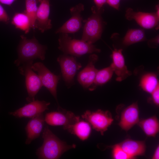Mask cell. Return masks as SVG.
<instances>
[{
    "mask_svg": "<svg viewBox=\"0 0 159 159\" xmlns=\"http://www.w3.org/2000/svg\"><path fill=\"white\" fill-rule=\"evenodd\" d=\"M42 137L43 143L37 150L39 159H57L68 150L76 147L74 144L68 145L60 140L49 129L48 126L44 128Z\"/></svg>",
    "mask_w": 159,
    "mask_h": 159,
    "instance_id": "cell-1",
    "label": "cell"
},
{
    "mask_svg": "<svg viewBox=\"0 0 159 159\" xmlns=\"http://www.w3.org/2000/svg\"><path fill=\"white\" fill-rule=\"evenodd\" d=\"M17 48L18 58L14 62L17 66L39 59L43 60L47 47L39 43L34 36L32 39H27L23 35Z\"/></svg>",
    "mask_w": 159,
    "mask_h": 159,
    "instance_id": "cell-2",
    "label": "cell"
},
{
    "mask_svg": "<svg viewBox=\"0 0 159 159\" xmlns=\"http://www.w3.org/2000/svg\"><path fill=\"white\" fill-rule=\"evenodd\" d=\"M61 34L58 39V48L64 54L79 57L86 54L101 51L93 44L81 39H72L67 33Z\"/></svg>",
    "mask_w": 159,
    "mask_h": 159,
    "instance_id": "cell-3",
    "label": "cell"
},
{
    "mask_svg": "<svg viewBox=\"0 0 159 159\" xmlns=\"http://www.w3.org/2000/svg\"><path fill=\"white\" fill-rule=\"evenodd\" d=\"M92 10V14L86 20L84 26L81 40L93 44L101 36L103 28L101 14L103 9L98 10L93 6Z\"/></svg>",
    "mask_w": 159,
    "mask_h": 159,
    "instance_id": "cell-4",
    "label": "cell"
},
{
    "mask_svg": "<svg viewBox=\"0 0 159 159\" xmlns=\"http://www.w3.org/2000/svg\"><path fill=\"white\" fill-rule=\"evenodd\" d=\"M82 117L89 123L93 129L102 135L113 121L109 111L101 110L95 111L86 110L82 115Z\"/></svg>",
    "mask_w": 159,
    "mask_h": 159,
    "instance_id": "cell-5",
    "label": "cell"
},
{
    "mask_svg": "<svg viewBox=\"0 0 159 159\" xmlns=\"http://www.w3.org/2000/svg\"><path fill=\"white\" fill-rule=\"evenodd\" d=\"M33 62H30L24 63L19 68L20 73L25 77L28 94L26 99L29 102L35 100L36 95L43 86L39 76L34 72L32 68Z\"/></svg>",
    "mask_w": 159,
    "mask_h": 159,
    "instance_id": "cell-6",
    "label": "cell"
},
{
    "mask_svg": "<svg viewBox=\"0 0 159 159\" xmlns=\"http://www.w3.org/2000/svg\"><path fill=\"white\" fill-rule=\"evenodd\" d=\"M57 61L61 67L64 80L68 87L74 83V77L77 72L82 67L81 64L77 62L73 56L64 54L59 56Z\"/></svg>",
    "mask_w": 159,
    "mask_h": 159,
    "instance_id": "cell-7",
    "label": "cell"
},
{
    "mask_svg": "<svg viewBox=\"0 0 159 159\" xmlns=\"http://www.w3.org/2000/svg\"><path fill=\"white\" fill-rule=\"evenodd\" d=\"M31 67L38 73L42 85L49 90L57 102V86L60 76L54 74L41 62L33 64Z\"/></svg>",
    "mask_w": 159,
    "mask_h": 159,
    "instance_id": "cell-8",
    "label": "cell"
},
{
    "mask_svg": "<svg viewBox=\"0 0 159 159\" xmlns=\"http://www.w3.org/2000/svg\"><path fill=\"white\" fill-rule=\"evenodd\" d=\"M80 120V117L72 112L63 109L47 113L44 117L45 121L48 124L52 126H62L65 130Z\"/></svg>",
    "mask_w": 159,
    "mask_h": 159,
    "instance_id": "cell-9",
    "label": "cell"
},
{
    "mask_svg": "<svg viewBox=\"0 0 159 159\" xmlns=\"http://www.w3.org/2000/svg\"><path fill=\"white\" fill-rule=\"evenodd\" d=\"M50 103L44 101L35 100L9 114L18 118H33L48 110Z\"/></svg>",
    "mask_w": 159,
    "mask_h": 159,
    "instance_id": "cell-10",
    "label": "cell"
},
{
    "mask_svg": "<svg viewBox=\"0 0 159 159\" xmlns=\"http://www.w3.org/2000/svg\"><path fill=\"white\" fill-rule=\"evenodd\" d=\"M128 20H134L142 27L146 29L153 28L158 25L159 17L156 13L136 12L131 8L127 9L125 15Z\"/></svg>",
    "mask_w": 159,
    "mask_h": 159,
    "instance_id": "cell-11",
    "label": "cell"
},
{
    "mask_svg": "<svg viewBox=\"0 0 159 159\" xmlns=\"http://www.w3.org/2000/svg\"><path fill=\"white\" fill-rule=\"evenodd\" d=\"M84 10V6L79 4L70 9L71 17L56 31L57 33H72L77 32L81 28L82 18L81 12Z\"/></svg>",
    "mask_w": 159,
    "mask_h": 159,
    "instance_id": "cell-12",
    "label": "cell"
},
{
    "mask_svg": "<svg viewBox=\"0 0 159 159\" xmlns=\"http://www.w3.org/2000/svg\"><path fill=\"white\" fill-rule=\"evenodd\" d=\"M39 4L36 13L35 28L41 32L51 29V20L49 18L50 13L49 0H40Z\"/></svg>",
    "mask_w": 159,
    "mask_h": 159,
    "instance_id": "cell-13",
    "label": "cell"
},
{
    "mask_svg": "<svg viewBox=\"0 0 159 159\" xmlns=\"http://www.w3.org/2000/svg\"><path fill=\"white\" fill-rule=\"evenodd\" d=\"M98 59L96 54H91L87 65L78 75L77 80L84 88H89L94 82L98 71L95 68V64Z\"/></svg>",
    "mask_w": 159,
    "mask_h": 159,
    "instance_id": "cell-14",
    "label": "cell"
},
{
    "mask_svg": "<svg viewBox=\"0 0 159 159\" xmlns=\"http://www.w3.org/2000/svg\"><path fill=\"white\" fill-rule=\"evenodd\" d=\"M122 50V49H115L111 56L112 62L110 65L117 76L116 80L119 82L125 80L132 74L125 64Z\"/></svg>",
    "mask_w": 159,
    "mask_h": 159,
    "instance_id": "cell-15",
    "label": "cell"
},
{
    "mask_svg": "<svg viewBox=\"0 0 159 159\" xmlns=\"http://www.w3.org/2000/svg\"><path fill=\"white\" fill-rule=\"evenodd\" d=\"M139 120V110L137 103H134L124 109L121 113L119 125L123 130L130 129Z\"/></svg>",
    "mask_w": 159,
    "mask_h": 159,
    "instance_id": "cell-16",
    "label": "cell"
},
{
    "mask_svg": "<svg viewBox=\"0 0 159 159\" xmlns=\"http://www.w3.org/2000/svg\"><path fill=\"white\" fill-rule=\"evenodd\" d=\"M44 121L43 113L32 118L29 121L25 128L27 137L25 142L26 144H30L33 140L39 137Z\"/></svg>",
    "mask_w": 159,
    "mask_h": 159,
    "instance_id": "cell-17",
    "label": "cell"
},
{
    "mask_svg": "<svg viewBox=\"0 0 159 159\" xmlns=\"http://www.w3.org/2000/svg\"><path fill=\"white\" fill-rule=\"evenodd\" d=\"M118 144L132 159L145 153L146 146L144 141L127 139Z\"/></svg>",
    "mask_w": 159,
    "mask_h": 159,
    "instance_id": "cell-18",
    "label": "cell"
},
{
    "mask_svg": "<svg viewBox=\"0 0 159 159\" xmlns=\"http://www.w3.org/2000/svg\"><path fill=\"white\" fill-rule=\"evenodd\" d=\"M67 130L76 135L80 140H85L89 137L91 128V125L87 121L80 120L69 126Z\"/></svg>",
    "mask_w": 159,
    "mask_h": 159,
    "instance_id": "cell-19",
    "label": "cell"
},
{
    "mask_svg": "<svg viewBox=\"0 0 159 159\" xmlns=\"http://www.w3.org/2000/svg\"><path fill=\"white\" fill-rule=\"evenodd\" d=\"M138 124L148 136L155 137L159 132V122L155 116L139 121Z\"/></svg>",
    "mask_w": 159,
    "mask_h": 159,
    "instance_id": "cell-20",
    "label": "cell"
},
{
    "mask_svg": "<svg viewBox=\"0 0 159 159\" xmlns=\"http://www.w3.org/2000/svg\"><path fill=\"white\" fill-rule=\"evenodd\" d=\"M11 23L16 28L23 31L25 34L29 33L32 28L30 19L24 12L15 13L12 18Z\"/></svg>",
    "mask_w": 159,
    "mask_h": 159,
    "instance_id": "cell-21",
    "label": "cell"
},
{
    "mask_svg": "<svg viewBox=\"0 0 159 159\" xmlns=\"http://www.w3.org/2000/svg\"><path fill=\"white\" fill-rule=\"evenodd\" d=\"M113 73L110 65L98 70L93 83L89 87V90H93L97 86L102 85L107 83L111 79Z\"/></svg>",
    "mask_w": 159,
    "mask_h": 159,
    "instance_id": "cell-22",
    "label": "cell"
},
{
    "mask_svg": "<svg viewBox=\"0 0 159 159\" xmlns=\"http://www.w3.org/2000/svg\"><path fill=\"white\" fill-rule=\"evenodd\" d=\"M140 85L144 91L151 94L159 86L158 78L153 73L146 74L141 78Z\"/></svg>",
    "mask_w": 159,
    "mask_h": 159,
    "instance_id": "cell-23",
    "label": "cell"
},
{
    "mask_svg": "<svg viewBox=\"0 0 159 159\" xmlns=\"http://www.w3.org/2000/svg\"><path fill=\"white\" fill-rule=\"evenodd\" d=\"M145 33L141 29H131L128 30L122 41L123 44L129 46L131 44L145 41Z\"/></svg>",
    "mask_w": 159,
    "mask_h": 159,
    "instance_id": "cell-24",
    "label": "cell"
},
{
    "mask_svg": "<svg viewBox=\"0 0 159 159\" xmlns=\"http://www.w3.org/2000/svg\"><path fill=\"white\" fill-rule=\"evenodd\" d=\"M25 10L24 11L29 17L31 23V28H35L36 13L37 9V4L40 0H25Z\"/></svg>",
    "mask_w": 159,
    "mask_h": 159,
    "instance_id": "cell-25",
    "label": "cell"
},
{
    "mask_svg": "<svg viewBox=\"0 0 159 159\" xmlns=\"http://www.w3.org/2000/svg\"><path fill=\"white\" fill-rule=\"evenodd\" d=\"M112 155L113 158L115 159H132L122 149L118 144L113 146Z\"/></svg>",
    "mask_w": 159,
    "mask_h": 159,
    "instance_id": "cell-26",
    "label": "cell"
},
{
    "mask_svg": "<svg viewBox=\"0 0 159 159\" xmlns=\"http://www.w3.org/2000/svg\"><path fill=\"white\" fill-rule=\"evenodd\" d=\"M10 18L7 14L0 4V21L6 23H8L9 21Z\"/></svg>",
    "mask_w": 159,
    "mask_h": 159,
    "instance_id": "cell-27",
    "label": "cell"
},
{
    "mask_svg": "<svg viewBox=\"0 0 159 159\" xmlns=\"http://www.w3.org/2000/svg\"><path fill=\"white\" fill-rule=\"evenodd\" d=\"M153 102L157 105L159 104V86L158 87L151 93Z\"/></svg>",
    "mask_w": 159,
    "mask_h": 159,
    "instance_id": "cell-28",
    "label": "cell"
},
{
    "mask_svg": "<svg viewBox=\"0 0 159 159\" xmlns=\"http://www.w3.org/2000/svg\"><path fill=\"white\" fill-rule=\"evenodd\" d=\"M159 44V36L150 39L148 42V45L150 47L156 48Z\"/></svg>",
    "mask_w": 159,
    "mask_h": 159,
    "instance_id": "cell-29",
    "label": "cell"
},
{
    "mask_svg": "<svg viewBox=\"0 0 159 159\" xmlns=\"http://www.w3.org/2000/svg\"><path fill=\"white\" fill-rule=\"evenodd\" d=\"M120 0H107L106 2L110 6L117 10L119 9Z\"/></svg>",
    "mask_w": 159,
    "mask_h": 159,
    "instance_id": "cell-30",
    "label": "cell"
},
{
    "mask_svg": "<svg viewBox=\"0 0 159 159\" xmlns=\"http://www.w3.org/2000/svg\"><path fill=\"white\" fill-rule=\"evenodd\" d=\"M96 5L97 8L98 10L102 9L103 5L106 2L107 0H94Z\"/></svg>",
    "mask_w": 159,
    "mask_h": 159,
    "instance_id": "cell-31",
    "label": "cell"
},
{
    "mask_svg": "<svg viewBox=\"0 0 159 159\" xmlns=\"http://www.w3.org/2000/svg\"><path fill=\"white\" fill-rule=\"evenodd\" d=\"M153 159H159V146H158L155 150L152 157Z\"/></svg>",
    "mask_w": 159,
    "mask_h": 159,
    "instance_id": "cell-32",
    "label": "cell"
},
{
    "mask_svg": "<svg viewBox=\"0 0 159 159\" xmlns=\"http://www.w3.org/2000/svg\"><path fill=\"white\" fill-rule=\"evenodd\" d=\"M16 0H0V3L3 4L10 5Z\"/></svg>",
    "mask_w": 159,
    "mask_h": 159,
    "instance_id": "cell-33",
    "label": "cell"
},
{
    "mask_svg": "<svg viewBox=\"0 0 159 159\" xmlns=\"http://www.w3.org/2000/svg\"><path fill=\"white\" fill-rule=\"evenodd\" d=\"M156 12L155 13L158 17H159V5H157L156 6Z\"/></svg>",
    "mask_w": 159,
    "mask_h": 159,
    "instance_id": "cell-34",
    "label": "cell"
}]
</instances>
